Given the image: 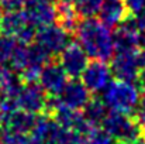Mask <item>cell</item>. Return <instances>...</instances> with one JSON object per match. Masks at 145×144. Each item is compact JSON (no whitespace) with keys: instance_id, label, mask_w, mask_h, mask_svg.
I'll return each mask as SVG.
<instances>
[{"instance_id":"1f68e13d","label":"cell","mask_w":145,"mask_h":144,"mask_svg":"<svg viewBox=\"0 0 145 144\" xmlns=\"http://www.w3.org/2000/svg\"><path fill=\"white\" fill-rule=\"evenodd\" d=\"M48 1H52V3H55V1H56V0H48Z\"/></svg>"},{"instance_id":"4dcf8cb0","label":"cell","mask_w":145,"mask_h":144,"mask_svg":"<svg viewBox=\"0 0 145 144\" xmlns=\"http://www.w3.org/2000/svg\"><path fill=\"white\" fill-rule=\"evenodd\" d=\"M1 11H3V10H1V6H0V18H1V16H3V14H1Z\"/></svg>"},{"instance_id":"6da1fadb","label":"cell","mask_w":145,"mask_h":144,"mask_svg":"<svg viewBox=\"0 0 145 144\" xmlns=\"http://www.w3.org/2000/svg\"><path fill=\"white\" fill-rule=\"evenodd\" d=\"M75 38L92 59L110 62L114 57L113 34L101 20L82 18L75 31Z\"/></svg>"},{"instance_id":"d6986e66","label":"cell","mask_w":145,"mask_h":144,"mask_svg":"<svg viewBox=\"0 0 145 144\" xmlns=\"http://www.w3.org/2000/svg\"><path fill=\"white\" fill-rule=\"evenodd\" d=\"M0 143L1 144H31L30 136L24 133H18L14 130H8L3 127V132L0 134Z\"/></svg>"},{"instance_id":"3957f363","label":"cell","mask_w":145,"mask_h":144,"mask_svg":"<svg viewBox=\"0 0 145 144\" xmlns=\"http://www.w3.org/2000/svg\"><path fill=\"white\" fill-rule=\"evenodd\" d=\"M103 100L111 110H117L125 114H134L140 100L138 88L134 84L114 78L107 85Z\"/></svg>"},{"instance_id":"ac0fdd59","label":"cell","mask_w":145,"mask_h":144,"mask_svg":"<svg viewBox=\"0 0 145 144\" xmlns=\"http://www.w3.org/2000/svg\"><path fill=\"white\" fill-rule=\"evenodd\" d=\"M103 0H76L73 3L75 10L80 18H92L100 13Z\"/></svg>"},{"instance_id":"7402d4cb","label":"cell","mask_w":145,"mask_h":144,"mask_svg":"<svg viewBox=\"0 0 145 144\" xmlns=\"http://www.w3.org/2000/svg\"><path fill=\"white\" fill-rule=\"evenodd\" d=\"M86 144H113V140L103 129H97L90 136H88Z\"/></svg>"},{"instance_id":"44dd1931","label":"cell","mask_w":145,"mask_h":144,"mask_svg":"<svg viewBox=\"0 0 145 144\" xmlns=\"http://www.w3.org/2000/svg\"><path fill=\"white\" fill-rule=\"evenodd\" d=\"M140 126V132L145 130V91L140 93V100H138V105H137V109L133 114Z\"/></svg>"},{"instance_id":"d6a6232c","label":"cell","mask_w":145,"mask_h":144,"mask_svg":"<svg viewBox=\"0 0 145 144\" xmlns=\"http://www.w3.org/2000/svg\"><path fill=\"white\" fill-rule=\"evenodd\" d=\"M0 144H1V143H0Z\"/></svg>"},{"instance_id":"9a60e30c","label":"cell","mask_w":145,"mask_h":144,"mask_svg":"<svg viewBox=\"0 0 145 144\" xmlns=\"http://www.w3.org/2000/svg\"><path fill=\"white\" fill-rule=\"evenodd\" d=\"M30 23L25 11H13L4 13L0 18V34L8 37H17L18 33Z\"/></svg>"},{"instance_id":"5bb4252c","label":"cell","mask_w":145,"mask_h":144,"mask_svg":"<svg viewBox=\"0 0 145 144\" xmlns=\"http://www.w3.org/2000/svg\"><path fill=\"white\" fill-rule=\"evenodd\" d=\"M37 116L38 114H33L30 112L21 110V109H16L14 112H11L10 114H7L1 122H3V127L8 129V130H14L18 133H24L28 134L33 132L35 122H37Z\"/></svg>"},{"instance_id":"ffe728a7","label":"cell","mask_w":145,"mask_h":144,"mask_svg":"<svg viewBox=\"0 0 145 144\" xmlns=\"http://www.w3.org/2000/svg\"><path fill=\"white\" fill-rule=\"evenodd\" d=\"M16 44H17V41L14 37L0 34V64H7L10 61V57L13 54Z\"/></svg>"},{"instance_id":"cb8c5ba5","label":"cell","mask_w":145,"mask_h":144,"mask_svg":"<svg viewBox=\"0 0 145 144\" xmlns=\"http://www.w3.org/2000/svg\"><path fill=\"white\" fill-rule=\"evenodd\" d=\"M125 3H127V6H128L133 16H135L145 6V0H125Z\"/></svg>"},{"instance_id":"8992f818","label":"cell","mask_w":145,"mask_h":144,"mask_svg":"<svg viewBox=\"0 0 145 144\" xmlns=\"http://www.w3.org/2000/svg\"><path fill=\"white\" fill-rule=\"evenodd\" d=\"M72 36L58 24H49L37 30L35 43H38L52 58H58L59 54L72 41Z\"/></svg>"},{"instance_id":"8fae6325","label":"cell","mask_w":145,"mask_h":144,"mask_svg":"<svg viewBox=\"0 0 145 144\" xmlns=\"http://www.w3.org/2000/svg\"><path fill=\"white\" fill-rule=\"evenodd\" d=\"M140 30L135 24L134 17H130L124 23L113 28V43L116 52L130 51L140 47Z\"/></svg>"},{"instance_id":"e0dca14e","label":"cell","mask_w":145,"mask_h":144,"mask_svg":"<svg viewBox=\"0 0 145 144\" xmlns=\"http://www.w3.org/2000/svg\"><path fill=\"white\" fill-rule=\"evenodd\" d=\"M8 64H10V68L16 74L20 75L27 68V65L30 64V45L17 41L16 47L13 49V54L10 57Z\"/></svg>"},{"instance_id":"484cf974","label":"cell","mask_w":145,"mask_h":144,"mask_svg":"<svg viewBox=\"0 0 145 144\" xmlns=\"http://www.w3.org/2000/svg\"><path fill=\"white\" fill-rule=\"evenodd\" d=\"M135 86L138 88L140 92L145 91V66L138 72V76H137V81H135Z\"/></svg>"},{"instance_id":"7c38bea8","label":"cell","mask_w":145,"mask_h":144,"mask_svg":"<svg viewBox=\"0 0 145 144\" xmlns=\"http://www.w3.org/2000/svg\"><path fill=\"white\" fill-rule=\"evenodd\" d=\"M24 11L28 20L37 27H45L55 23V3L48 0H27Z\"/></svg>"},{"instance_id":"9c48e42d","label":"cell","mask_w":145,"mask_h":144,"mask_svg":"<svg viewBox=\"0 0 145 144\" xmlns=\"http://www.w3.org/2000/svg\"><path fill=\"white\" fill-rule=\"evenodd\" d=\"M95 93H92L80 79H69L66 86L63 88L62 93L55 97V100L72 110H83L88 103L90 102L92 96Z\"/></svg>"},{"instance_id":"d4e9b609","label":"cell","mask_w":145,"mask_h":144,"mask_svg":"<svg viewBox=\"0 0 145 144\" xmlns=\"http://www.w3.org/2000/svg\"><path fill=\"white\" fill-rule=\"evenodd\" d=\"M134 20H135V24H137L138 30L141 33H145V6L134 16Z\"/></svg>"},{"instance_id":"4fadbf2b","label":"cell","mask_w":145,"mask_h":144,"mask_svg":"<svg viewBox=\"0 0 145 144\" xmlns=\"http://www.w3.org/2000/svg\"><path fill=\"white\" fill-rule=\"evenodd\" d=\"M99 14H100V20L108 28H114L118 24L128 20L130 17H134L125 0H103Z\"/></svg>"},{"instance_id":"4316f807","label":"cell","mask_w":145,"mask_h":144,"mask_svg":"<svg viewBox=\"0 0 145 144\" xmlns=\"http://www.w3.org/2000/svg\"><path fill=\"white\" fill-rule=\"evenodd\" d=\"M140 48H142L145 51V33L141 34V38H140Z\"/></svg>"},{"instance_id":"52a82bcc","label":"cell","mask_w":145,"mask_h":144,"mask_svg":"<svg viewBox=\"0 0 145 144\" xmlns=\"http://www.w3.org/2000/svg\"><path fill=\"white\" fill-rule=\"evenodd\" d=\"M68 81H69V76L62 68L59 59L52 58L44 65L38 84L47 92L49 97H58L62 93L63 88L66 86Z\"/></svg>"},{"instance_id":"f1b7e54d","label":"cell","mask_w":145,"mask_h":144,"mask_svg":"<svg viewBox=\"0 0 145 144\" xmlns=\"http://www.w3.org/2000/svg\"><path fill=\"white\" fill-rule=\"evenodd\" d=\"M1 132H3V122H1V119H0V134H1Z\"/></svg>"},{"instance_id":"30bf717a","label":"cell","mask_w":145,"mask_h":144,"mask_svg":"<svg viewBox=\"0 0 145 144\" xmlns=\"http://www.w3.org/2000/svg\"><path fill=\"white\" fill-rule=\"evenodd\" d=\"M110 76H111V69L107 62L100 59H92L85 68L80 81L92 93H97L107 86Z\"/></svg>"},{"instance_id":"f546056e","label":"cell","mask_w":145,"mask_h":144,"mask_svg":"<svg viewBox=\"0 0 145 144\" xmlns=\"http://www.w3.org/2000/svg\"><path fill=\"white\" fill-rule=\"evenodd\" d=\"M63 1H68V3H75L76 0H63Z\"/></svg>"},{"instance_id":"2e32d148","label":"cell","mask_w":145,"mask_h":144,"mask_svg":"<svg viewBox=\"0 0 145 144\" xmlns=\"http://www.w3.org/2000/svg\"><path fill=\"white\" fill-rule=\"evenodd\" d=\"M107 105L106 102L100 97V96L93 95L90 102L88 103V106L82 110L85 117L89 120L90 124H93L95 127H100L101 129V123L104 120V117L107 116L108 110H107Z\"/></svg>"},{"instance_id":"ba28073f","label":"cell","mask_w":145,"mask_h":144,"mask_svg":"<svg viewBox=\"0 0 145 144\" xmlns=\"http://www.w3.org/2000/svg\"><path fill=\"white\" fill-rule=\"evenodd\" d=\"M58 59L65 72L68 74L69 79H79L89 64V55L75 40H72L66 45V48L59 54Z\"/></svg>"},{"instance_id":"603a6c76","label":"cell","mask_w":145,"mask_h":144,"mask_svg":"<svg viewBox=\"0 0 145 144\" xmlns=\"http://www.w3.org/2000/svg\"><path fill=\"white\" fill-rule=\"evenodd\" d=\"M27 0H0V6L3 13H13V11H23L25 7Z\"/></svg>"},{"instance_id":"277c9868","label":"cell","mask_w":145,"mask_h":144,"mask_svg":"<svg viewBox=\"0 0 145 144\" xmlns=\"http://www.w3.org/2000/svg\"><path fill=\"white\" fill-rule=\"evenodd\" d=\"M145 66V51L142 48H134L130 51L116 52L110 61L111 75L116 79H121L135 85L138 72Z\"/></svg>"},{"instance_id":"5b68a950","label":"cell","mask_w":145,"mask_h":144,"mask_svg":"<svg viewBox=\"0 0 145 144\" xmlns=\"http://www.w3.org/2000/svg\"><path fill=\"white\" fill-rule=\"evenodd\" d=\"M51 99L38 82L23 84L20 92L16 96L17 107L33 114H48Z\"/></svg>"},{"instance_id":"7a4b0ae2","label":"cell","mask_w":145,"mask_h":144,"mask_svg":"<svg viewBox=\"0 0 145 144\" xmlns=\"http://www.w3.org/2000/svg\"><path fill=\"white\" fill-rule=\"evenodd\" d=\"M101 129L111 137L114 144H127L141 139L140 126L133 114L108 110L101 123Z\"/></svg>"},{"instance_id":"83f0119b","label":"cell","mask_w":145,"mask_h":144,"mask_svg":"<svg viewBox=\"0 0 145 144\" xmlns=\"http://www.w3.org/2000/svg\"><path fill=\"white\" fill-rule=\"evenodd\" d=\"M127 144H145V141L142 139H138V140H135V141H131V143H127Z\"/></svg>"}]
</instances>
